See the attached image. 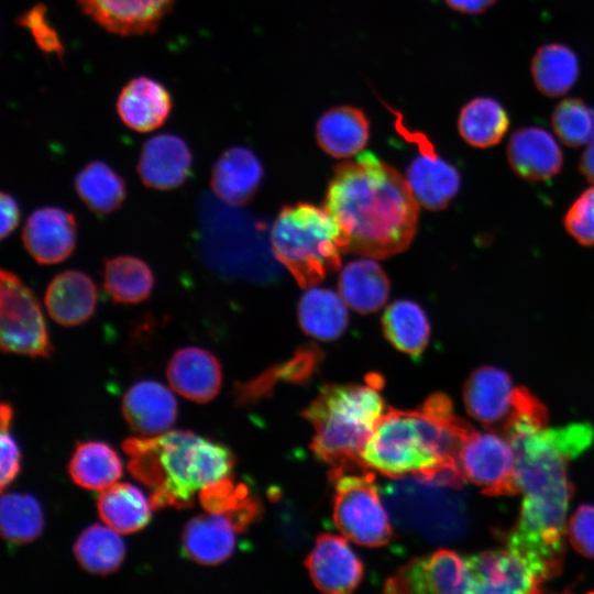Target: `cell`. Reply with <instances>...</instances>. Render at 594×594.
<instances>
[{"mask_svg": "<svg viewBox=\"0 0 594 594\" xmlns=\"http://www.w3.org/2000/svg\"><path fill=\"white\" fill-rule=\"evenodd\" d=\"M418 205L406 178L366 152L334 167L324 208L339 228L342 253L385 258L413 241Z\"/></svg>", "mask_w": 594, "mask_h": 594, "instance_id": "obj_1", "label": "cell"}, {"mask_svg": "<svg viewBox=\"0 0 594 594\" xmlns=\"http://www.w3.org/2000/svg\"><path fill=\"white\" fill-rule=\"evenodd\" d=\"M473 429L454 414L450 398L437 393L417 410L384 413L362 452V461L367 469L391 479L413 475L457 490L466 482L459 452Z\"/></svg>", "mask_w": 594, "mask_h": 594, "instance_id": "obj_2", "label": "cell"}, {"mask_svg": "<svg viewBox=\"0 0 594 594\" xmlns=\"http://www.w3.org/2000/svg\"><path fill=\"white\" fill-rule=\"evenodd\" d=\"M122 448L131 475L152 491L154 510L191 507L196 492L229 476L235 463L228 447L183 430L128 438Z\"/></svg>", "mask_w": 594, "mask_h": 594, "instance_id": "obj_3", "label": "cell"}, {"mask_svg": "<svg viewBox=\"0 0 594 594\" xmlns=\"http://www.w3.org/2000/svg\"><path fill=\"white\" fill-rule=\"evenodd\" d=\"M384 408L378 377L366 385H324L301 414L315 430L311 450L331 472L366 468L362 452Z\"/></svg>", "mask_w": 594, "mask_h": 594, "instance_id": "obj_4", "label": "cell"}, {"mask_svg": "<svg viewBox=\"0 0 594 594\" xmlns=\"http://www.w3.org/2000/svg\"><path fill=\"white\" fill-rule=\"evenodd\" d=\"M339 237L327 209L308 202L283 207L271 231L275 257L302 288L318 285L340 268Z\"/></svg>", "mask_w": 594, "mask_h": 594, "instance_id": "obj_5", "label": "cell"}, {"mask_svg": "<svg viewBox=\"0 0 594 594\" xmlns=\"http://www.w3.org/2000/svg\"><path fill=\"white\" fill-rule=\"evenodd\" d=\"M466 411L491 432L503 438L519 426L546 427L548 413L527 388L514 386L510 376L494 366H480L463 388Z\"/></svg>", "mask_w": 594, "mask_h": 594, "instance_id": "obj_6", "label": "cell"}, {"mask_svg": "<svg viewBox=\"0 0 594 594\" xmlns=\"http://www.w3.org/2000/svg\"><path fill=\"white\" fill-rule=\"evenodd\" d=\"M370 469L330 472L333 520L348 539L365 547L388 543L393 530Z\"/></svg>", "mask_w": 594, "mask_h": 594, "instance_id": "obj_7", "label": "cell"}, {"mask_svg": "<svg viewBox=\"0 0 594 594\" xmlns=\"http://www.w3.org/2000/svg\"><path fill=\"white\" fill-rule=\"evenodd\" d=\"M0 345L6 353L48 358L47 324L34 292L16 274L1 270Z\"/></svg>", "mask_w": 594, "mask_h": 594, "instance_id": "obj_8", "label": "cell"}, {"mask_svg": "<svg viewBox=\"0 0 594 594\" xmlns=\"http://www.w3.org/2000/svg\"><path fill=\"white\" fill-rule=\"evenodd\" d=\"M458 460L466 481L477 485L485 495H515L520 492L515 452L505 438L475 429L463 442Z\"/></svg>", "mask_w": 594, "mask_h": 594, "instance_id": "obj_9", "label": "cell"}, {"mask_svg": "<svg viewBox=\"0 0 594 594\" xmlns=\"http://www.w3.org/2000/svg\"><path fill=\"white\" fill-rule=\"evenodd\" d=\"M393 113L397 131L419 150L418 156L406 170V180L413 195L418 204L428 210L447 208L460 189L459 170L438 155L427 135L406 127L403 117L394 109Z\"/></svg>", "mask_w": 594, "mask_h": 594, "instance_id": "obj_10", "label": "cell"}, {"mask_svg": "<svg viewBox=\"0 0 594 594\" xmlns=\"http://www.w3.org/2000/svg\"><path fill=\"white\" fill-rule=\"evenodd\" d=\"M384 591L387 593H472L465 559L446 549L408 561L386 581Z\"/></svg>", "mask_w": 594, "mask_h": 594, "instance_id": "obj_11", "label": "cell"}, {"mask_svg": "<svg viewBox=\"0 0 594 594\" xmlns=\"http://www.w3.org/2000/svg\"><path fill=\"white\" fill-rule=\"evenodd\" d=\"M472 593H537L542 583L528 563L509 549L465 558Z\"/></svg>", "mask_w": 594, "mask_h": 594, "instance_id": "obj_12", "label": "cell"}, {"mask_svg": "<svg viewBox=\"0 0 594 594\" xmlns=\"http://www.w3.org/2000/svg\"><path fill=\"white\" fill-rule=\"evenodd\" d=\"M77 224L75 216L59 207H42L25 221L22 241L38 264L52 265L65 261L75 250Z\"/></svg>", "mask_w": 594, "mask_h": 594, "instance_id": "obj_13", "label": "cell"}, {"mask_svg": "<svg viewBox=\"0 0 594 594\" xmlns=\"http://www.w3.org/2000/svg\"><path fill=\"white\" fill-rule=\"evenodd\" d=\"M309 575L323 593L352 592L363 578V564L345 539L320 535L305 561Z\"/></svg>", "mask_w": 594, "mask_h": 594, "instance_id": "obj_14", "label": "cell"}, {"mask_svg": "<svg viewBox=\"0 0 594 594\" xmlns=\"http://www.w3.org/2000/svg\"><path fill=\"white\" fill-rule=\"evenodd\" d=\"M191 165L190 148L182 138L174 134H158L143 144L138 173L147 188L172 190L186 182Z\"/></svg>", "mask_w": 594, "mask_h": 594, "instance_id": "obj_15", "label": "cell"}, {"mask_svg": "<svg viewBox=\"0 0 594 594\" xmlns=\"http://www.w3.org/2000/svg\"><path fill=\"white\" fill-rule=\"evenodd\" d=\"M81 10L109 32L142 35L157 29L174 0H77Z\"/></svg>", "mask_w": 594, "mask_h": 594, "instance_id": "obj_16", "label": "cell"}, {"mask_svg": "<svg viewBox=\"0 0 594 594\" xmlns=\"http://www.w3.org/2000/svg\"><path fill=\"white\" fill-rule=\"evenodd\" d=\"M506 156L512 170L529 182L548 180L559 174L563 165L558 142L539 127H524L514 131Z\"/></svg>", "mask_w": 594, "mask_h": 594, "instance_id": "obj_17", "label": "cell"}, {"mask_svg": "<svg viewBox=\"0 0 594 594\" xmlns=\"http://www.w3.org/2000/svg\"><path fill=\"white\" fill-rule=\"evenodd\" d=\"M166 377L177 394L196 403H207L220 391L222 367L217 356L208 350L187 346L173 354Z\"/></svg>", "mask_w": 594, "mask_h": 594, "instance_id": "obj_18", "label": "cell"}, {"mask_svg": "<svg viewBox=\"0 0 594 594\" xmlns=\"http://www.w3.org/2000/svg\"><path fill=\"white\" fill-rule=\"evenodd\" d=\"M97 287L92 278L77 270L56 274L46 287L44 304L50 317L63 327L88 321L96 311Z\"/></svg>", "mask_w": 594, "mask_h": 594, "instance_id": "obj_19", "label": "cell"}, {"mask_svg": "<svg viewBox=\"0 0 594 594\" xmlns=\"http://www.w3.org/2000/svg\"><path fill=\"white\" fill-rule=\"evenodd\" d=\"M116 107L124 125L136 132H151L167 120L173 100L164 85L140 76L122 88Z\"/></svg>", "mask_w": 594, "mask_h": 594, "instance_id": "obj_20", "label": "cell"}, {"mask_svg": "<svg viewBox=\"0 0 594 594\" xmlns=\"http://www.w3.org/2000/svg\"><path fill=\"white\" fill-rule=\"evenodd\" d=\"M263 166L257 156L244 146L226 150L211 169L210 185L215 195L230 206H243L255 195Z\"/></svg>", "mask_w": 594, "mask_h": 594, "instance_id": "obj_21", "label": "cell"}, {"mask_svg": "<svg viewBox=\"0 0 594 594\" xmlns=\"http://www.w3.org/2000/svg\"><path fill=\"white\" fill-rule=\"evenodd\" d=\"M122 413L135 432L153 437L164 433L175 422L177 403L162 384L143 381L131 386L125 393Z\"/></svg>", "mask_w": 594, "mask_h": 594, "instance_id": "obj_22", "label": "cell"}, {"mask_svg": "<svg viewBox=\"0 0 594 594\" xmlns=\"http://www.w3.org/2000/svg\"><path fill=\"white\" fill-rule=\"evenodd\" d=\"M369 138V119L363 110L353 106L329 109L316 125L318 145L336 158H346L360 153Z\"/></svg>", "mask_w": 594, "mask_h": 594, "instance_id": "obj_23", "label": "cell"}, {"mask_svg": "<svg viewBox=\"0 0 594 594\" xmlns=\"http://www.w3.org/2000/svg\"><path fill=\"white\" fill-rule=\"evenodd\" d=\"M234 532L223 515H199L185 526L183 550L198 564L217 565L231 557L235 546Z\"/></svg>", "mask_w": 594, "mask_h": 594, "instance_id": "obj_24", "label": "cell"}, {"mask_svg": "<svg viewBox=\"0 0 594 594\" xmlns=\"http://www.w3.org/2000/svg\"><path fill=\"white\" fill-rule=\"evenodd\" d=\"M389 287L382 266L370 258L350 262L339 275L340 296L350 308L363 315L375 312L386 304Z\"/></svg>", "mask_w": 594, "mask_h": 594, "instance_id": "obj_25", "label": "cell"}, {"mask_svg": "<svg viewBox=\"0 0 594 594\" xmlns=\"http://www.w3.org/2000/svg\"><path fill=\"white\" fill-rule=\"evenodd\" d=\"M298 321L306 334L321 341L336 340L349 322L346 304L330 289L310 287L299 300Z\"/></svg>", "mask_w": 594, "mask_h": 594, "instance_id": "obj_26", "label": "cell"}, {"mask_svg": "<svg viewBox=\"0 0 594 594\" xmlns=\"http://www.w3.org/2000/svg\"><path fill=\"white\" fill-rule=\"evenodd\" d=\"M530 73L537 90L550 98L566 94L580 75L575 52L563 43H547L535 52Z\"/></svg>", "mask_w": 594, "mask_h": 594, "instance_id": "obj_27", "label": "cell"}, {"mask_svg": "<svg viewBox=\"0 0 594 594\" xmlns=\"http://www.w3.org/2000/svg\"><path fill=\"white\" fill-rule=\"evenodd\" d=\"M97 509L101 520L119 534L143 529L151 519V504L144 494L128 483L112 484L99 494Z\"/></svg>", "mask_w": 594, "mask_h": 594, "instance_id": "obj_28", "label": "cell"}, {"mask_svg": "<svg viewBox=\"0 0 594 594\" xmlns=\"http://www.w3.org/2000/svg\"><path fill=\"white\" fill-rule=\"evenodd\" d=\"M509 128L504 106L492 97H476L460 110L458 131L469 145L488 148L501 142Z\"/></svg>", "mask_w": 594, "mask_h": 594, "instance_id": "obj_29", "label": "cell"}, {"mask_svg": "<svg viewBox=\"0 0 594 594\" xmlns=\"http://www.w3.org/2000/svg\"><path fill=\"white\" fill-rule=\"evenodd\" d=\"M385 338L399 351L419 358L430 339V323L425 310L415 301L400 299L391 304L382 316Z\"/></svg>", "mask_w": 594, "mask_h": 594, "instance_id": "obj_30", "label": "cell"}, {"mask_svg": "<svg viewBox=\"0 0 594 594\" xmlns=\"http://www.w3.org/2000/svg\"><path fill=\"white\" fill-rule=\"evenodd\" d=\"M103 288L117 304L134 305L150 298L154 275L146 262L132 255L103 261Z\"/></svg>", "mask_w": 594, "mask_h": 594, "instance_id": "obj_31", "label": "cell"}, {"mask_svg": "<svg viewBox=\"0 0 594 594\" xmlns=\"http://www.w3.org/2000/svg\"><path fill=\"white\" fill-rule=\"evenodd\" d=\"M74 185L80 200L97 216L116 211L127 196L124 179L101 161L86 164L77 173Z\"/></svg>", "mask_w": 594, "mask_h": 594, "instance_id": "obj_32", "label": "cell"}, {"mask_svg": "<svg viewBox=\"0 0 594 594\" xmlns=\"http://www.w3.org/2000/svg\"><path fill=\"white\" fill-rule=\"evenodd\" d=\"M68 472L78 486L100 491L121 477L123 466L118 453L109 444L87 441L76 447Z\"/></svg>", "mask_w": 594, "mask_h": 594, "instance_id": "obj_33", "label": "cell"}, {"mask_svg": "<svg viewBox=\"0 0 594 594\" xmlns=\"http://www.w3.org/2000/svg\"><path fill=\"white\" fill-rule=\"evenodd\" d=\"M74 556L85 571L107 575L120 568L124 560L125 547L116 530L94 525L76 540Z\"/></svg>", "mask_w": 594, "mask_h": 594, "instance_id": "obj_34", "label": "cell"}, {"mask_svg": "<svg viewBox=\"0 0 594 594\" xmlns=\"http://www.w3.org/2000/svg\"><path fill=\"white\" fill-rule=\"evenodd\" d=\"M0 522L1 535L6 541L15 544L34 541L44 527L41 505L28 494H3Z\"/></svg>", "mask_w": 594, "mask_h": 594, "instance_id": "obj_35", "label": "cell"}, {"mask_svg": "<svg viewBox=\"0 0 594 594\" xmlns=\"http://www.w3.org/2000/svg\"><path fill=\"white\" fill-rule=\"evenodd\" d=\"M551 125L566 146L588 145L594 141V107L581 98H565L554 107Z\"/></svg>", "mask_w": 594, "mask_h": 594, "instance_id": "obj_36", "label": "cell"}, {"mask_svg": "<svg viewBox=\"0 0 594 594\" xmlns=\"http://www.w3.org/2000/svg\"><path fill=\"white\" fill-rule=\"evenodd\" d=\"M254 497L245 484H235L231 475L207 484L199 491L201 507L209 514L223 516L239 510Z\"/></svg>", "mask_w": 594, "mask_h": 594, "instance_id": "obj_37", "label": "cell"}, {"mask_svg": "<svg viewBox=\"0 0 594 594\" xmlns=\"http://www.w3.org/2000/svg\"><path fill=\"white\" fill-rule=\"evenodd\" d=\"M563 224L581 245H594V186L584 190L568 209Z\"/></svg>", "mask_w": 594, "mask_h": 594, "instance_id": "obj_38", "label": "cell"}, {"mask_svg": "<svg viewBox=\"0 0 594 594\" xmlns=\"http://www.w3.org/2000/svg\"><path fill=\"white\" fill-rule=\"evenodd\" d=\"M572 547L582 556L594 558V506L581 505L572 515L568 527Z\"/></svg>", "mask_w": 594, "mask_h": 594, "instance_id": "obj_39", "label": "cell"}, {"mask_svg": "<svg viewBox=\"0 0 594 594\" xmlns=\"http://www.w3.org/2000/svg\"><path fill=\"white\" fill-rule=\"evenodd\" d=\"M20 471V451L9 433L1 431V490L3 491L18 475Z\"/></svg>", "mask_w": 594, "mask_h": 594, "instance_id": "obj_40", "label": "cell"}, {"mask_svg": "<svg viewBox=\"0 0 594 594\" xmlns=\"http://www.w3.org/2000/svg\"><path fill=\"white\" fill-rule=\"evenodd\" d=\"M26 25L30 28L37 43L48 52L59 51L61 44L55 32L45 21V15L38 8H34L25 15Z\"/></svg>", "mask_w": 594, "mask_h": 594, "instance_id": "obj_41", "label": "cell"}, {"mask_svg": "<svg viewBox=\"0 0 594 594\" xmlns=\"http://www.w3.org/2000/svg\"><path fill=\"white\" fill-rule=\"evenodd\" d=\"M1 239L9 237L18 227L21 216V209L18 200L11 194L1 193Z\"/></svg>", "mask_w": 594, "mask_h": 594, "instance_id": "obj_42", "label": "cell"}, {"mask_svg": "<svg viewBox=\"0 0 594 594\" xmlns=\"http://www.w3.org/2000/svg\"><path fill=\"white\" fill-rule=\"evenodd\" d=\"M454 11L465 14H481L488 10L496 0H444Z\"/></svg>", "mask_w": 594, "mask_h": 594, "instance_id": "obj_43", "label": "cell"}, {"mask_svg": "<svg viewBox=\"0 0 594 594\" xmlns=\"http://www.w3.org/2000/svg\"><path fill=\"white\" fill-rule=\"evenodd\" d=\"M579 168L581 174L592 184H594V141L584 150Z\"/></svg>", "mask_w": 594, "mask_h": 594, "instance_id": "obj_44", "label": "cell"}, {"mask_svg": "<svg viewBox=\"0 0 594 594\" xmlns=\"http://www.w3.org/2000/svg\"><path fill=\"white\" fill-rule=\"evenodd\" d=\"M0 415H1V431L9 430V426L13 416L11 406L3 402L1 404Z\"/></svg>", "mask_w": 594, "mask_h": 594, "instance_id": "obj_45", "label": "cell"}]
</instances>
